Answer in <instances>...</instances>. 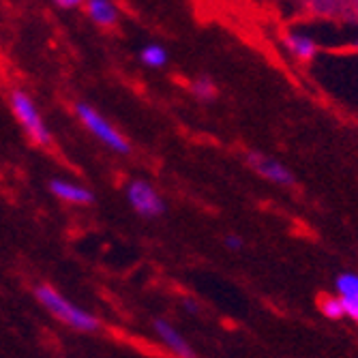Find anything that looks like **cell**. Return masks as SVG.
Masks as SVG:
<instances>
[{"mask_svg":"<svg viewBox=\"0 0 358 358\" xmlns=\"http://www.w3.org/2000/svg\"><path fill=\"white\" fill-rule=\"evenodd\" d=\"M35 296L39 301V305H43V309H48L56 320H60L67 327L82 331V333H96L101 329V320L92 315L90 311L80 309L78 305H73L71 301H67L62 294L50 285H39L35 287Z\"/></svg>","mask_w":358,"mask_h":358,"instance_id":"cell-1","label":"cell"},{"mask_svg":"<svg viewBox=\"0 0 358 358\" xmlns=\"http://www.w3.org/2000/svg\"><path fill=\"white\" fill-rule=\"evenodd\" d=\"M11 108H13V114H15L17 122L26 129V134H28V138L32 142L39 144V146H50L52 144L50 129L45 127L35 101H32L24 90H13L11 92Z\"/></svg>","mask_w":358,"mask_h":358,"instance_id":"cell-2","label":"cell"},{"mask_svg":"<svg viewBox=\"0 0 358 358\" xmlns=\"http://www.w3.org/2000/svg\"><path fill=\"white\" fill-rule=\"evenodd\" d=\"M76 114H78V118L90 129L92 131V136L96 138V140H101L106 146H110L112 150H116V152H122V155H127V152H131V144H129L116 129L96 112L94 108H90L88 103H76Z\"/></svg>","mask_w":358,"mask_h":358,"instance_id":"cell-3","label":"cell"},{"mask_svg":"<svg viewBox=\"0 0 358 358\" xmlns=\"http://www.w3.org/2000/svg\"><path fill=\"white\" fill-rule=\"evenodd\" d=\"M127 200L138 215L148 217V219L166 213L164 198H161V195L157 193V189L152 185H148L146 180H134L131 185H129Z\"/></svg>","mask_w":358,"mask_h":358,"instance_id":"cell-4","label":"cell"},{"mask_svg":"<svg viewBox=\"0 0 358 358\" xmlns=\"http://www.w3.org/2000/svg\"><path fill=\"white\" fill-rule=\"evenodd\" d=\"M245 161H247V166H249L255 174H259L262 178H266V180H271V182H275V185L292 187V185L296 182L294 174H292V172L281 164V161L271 159V157H266V155H262V152L251 150V152H247Z\"/></svg>","mask_w":358,"mask_h":358,"instance_id":"cell-5","label":"cell"},{"mask_svg":"<svg viewBox=\"0 0 358 358\" xmlns=\"http://www.w3.org/2000/svg\"><path fill=\"white\" fill-rule=\"evenodd\" d=\"M152 329H155L157 337H159L161 341H164V345H166L168 350H172V354H176L178 358H198V354H195V350L189 345V341L172 327L170 322L157 317V320L152 322Z\"/></svg>","mask_w":358,"mask_h":358,"instance_id":"cell-6","label":"cell"},{"mask_svg":"<svg viewBox=\"0 0 358 358\" xmlns=\"http://www.w3.org/2000/svg\"><path fill=\"white\" fill-rule=\"evenodd\" d=\"M50 191L56 195L58 200L62 202H69V204H92L94 202V193L82 185L69 182V180H50Z\"/></svg>","mask_w":358,"mask_h":358,"instance_id":"cell-7","label":"cell"},{"mask_svg":"<svg viewBox=\"0 0 358 358\" xmlns=\"http://www.w3.org/2000/svg\"><path fill=\"white\" fill-rule=\"evenodd\" d=\"M283 43H285L287 52L301 62H309L317 54V43L309 35H303V32H287Z\"/></svg>","mask_w":358,"mask_h":358,"instance_id":"cell-8","label":"cell"},{"mask_svg":"<svg viewBox=\"0 0 358 358\" xmlns=\"http://www.w3.org/2000/svg\"><path fill=\"white\" fill-rule=\"evenodd\" d=\"M86 11L94 24H99L103 28L114 26L118 22V9L112 3H108V0H88Z\"/></svg>","mask_w":358,"mask_h":358,"instance_id":"cell-9","label":"cell"},{"mask_svg":"<svg viewBox=\"0 0 358 358\" xmlns=\"http://www.w3.org/2000/svg\"><path fill=\"white\" fill-rule=\"evenodd\" d=\"M335 287L339 292V299L358 301V273H341L335 279Z\"/></svg>","mask_w":358,"mask_h":358,"instance_id":"cell-10","label":"cell"},{"mask_svg":"<svg viewBox=\"0 0 358 358\" xmlns=\"http://www.w3.org/2000/svg\"><path fill=\"white\" fill-rule=\"evenodd\" d=\"M140 60L146 64V67L159 69V67H164V64L168 62V52H166V48H161L157 43H150V45H146L140 52Z\"/></svg>","mask_w":358,"mask_h":358,"instance_id":"cell-11","label":"cell"},{"mask_svg":"<svg viewBox=\"0 0 358 358\" xmlns=\"http://www.w3.org/2000/svg\"><path fill=\"white\" fill-rule=\"evenodd\" d=\"M191 92H193V96H198L200 101H210V99H215L217 88H215L210 78L202 76V78H195L191 82Z\"/></svg>","mask_w":358,"mask_h":358,"instance_id":"cell-12","label":"cell"},{"mask_svg":"<svg viewBox=\"0 0 358 358\" xmlns=\"http://www.w3.org/2000/svg\"><path fill=\"white\" fill-rule=\"evenodd\" d=\"M309 7L317 15H345L343 11H350L348 3H337V0H317V3H311Z\"/></svg>","mask_w":358,"mask_h":358,"instance_id":"cell-13","label":"cell"},{"mask_svg":"<svg viewBox=\"0 0 358 358\" xmlns=\"http://www.w3.org/2000/svg\"><path fill=\"white\" fill-rule=\"evenodd\" d=\"M320 311H322L324 315H327L329 320H341V317H345L343 303H341L339 296H327V299H322Z\"/></svg>","mask_w":358,"mask_h":358,"instance_id":"cell-14","label":"cell"},{"mask_svg":"<svg viewBox=\"0 0 358 358\" xmlns=\"http://www.w3.org/2000/svg\"><path fill=\"white\" fill-rule=\"evenodd\" d=\"M343 303V311H345V317L358 322V301H350V299H341Z\"/></svg>","mask_w":358,"mask_h":358,"instance_id":"cell-15","label":"cell"},{"mask_svg":"<svg viewBox=\"0 0 358 358\" xmlns=\"http://www.w3.org/2000/svg\"><path fill=\"white\" fill-rule=\"evenodd\" d=\"M223 245L230 249V251H238V249H243V238L236 236V234H230V236L223 238Z\"/></svg>","mask_w":358,"mask_h":358,"instance_id":"cell-16","label":"cell"},{"mask_svg":"<svg viewBox=\"0 0 358 358\" xmlns=\"http://www.w3.org/2000/svg\"><path fill=\"white\" fill-rule=\"evenodd\" d=\"M80 5H82L80 0H58L56 3V7H62V9H76Z\"/></svg>","mask_w":358,"mask_h":358,"instance_id":"cell-17","label":"cell"},{"mask_svg":"<svg viewBox=\"0 0 358 358\" xmlns=\"http://www.w3.org/2000/svg\"><path fill=\"white\" fill-rule=\"evenodd\" d=\"M182 305H185V309H187V311H191V313H200V307H198V303H195V301L185 299V301H182Z\"/></svg>","mask_w":358,"mask_h":358,"instance_id":"cell-18","label":"cell"},{"mask_svg":"<svg viewBox=\"0 0 358 358\" xmlns=\"http://www.w3.org/2000/svg\"><path fill=\"white\" fill-rule=\"evenodd\" d=\"M352 13L358 17V3H352Z\"/></svg>","mask_w":358,"mask_h":358,"instance_id":"cell-19","label":"cell"}]
</instances>
